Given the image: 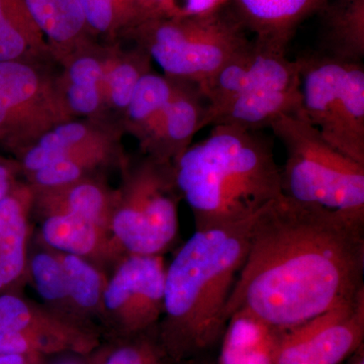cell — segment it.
<instances>
[{"label":"cell","instance_id":"cell-1","mask_svg":"<svg viewBox=\"0 0 364 364\" xmlns=\"http://www.w3.org/2000/svg\"><path fill=\"white\" fill-rule=\"evenodd\" d=\"M364 222L282 195L256 215L227 317L289 331L364 294Z\"/></svg>","mask_w":364,"mask_h":364},{"label":"cell","instance_id":"cell-2","mask_svg":"<svg viewBox=\"0 0 364 364\" xmlns=\"http://www.w3.org/2000/svg\"><path fill=\"white\" fill-rule=\"evenodd\" d=\"M255 217L196 229L166 267L156 338L172 363L205 358L221 343L228 303L245 263Z\"/></svg>","mask_w":364,"mask_h":364},{"label":"cell","instance_id":"cell-3","mask_svg":"<svg viewBox=\"0 0 364 364\" xmlns=\"http://www.w3.org/2000/svg\"><path fill=\"white\" fill-rule=\"evenodd\" d=\"M174 182L196 229L252 219L282 196L272 146L257 131L217 124L173 163Z\"/></svg>","mask_w":364,"mask_h":364},{"label":"cell","instance_id":"cell-4","mask_svg":"<svg viewBox=\"0 0 364 364\" xmlns=\"http://www.w3.org/2000/svg\"><path fill=\"white\" fill-rule=\"evenodd\" d=\"M269 128L286 149L282 195L364 222V164L326 142L303 111L279 117Z\"/></svg>","mask_w":364,"mask_h":364},{"label":"cell","instance_id":"cell-5","mask_svg":"<svg viewBox=\"0 0 364 364\" xmlns=\"http://www.w3.org/2000/svg\"><path fill=\"white\" fill-rule=\"evenodd\" d=\"M247 33L229 4L203 16L151 18L122 40L145 50L165 75L200 85L251 44Z\"/></svg>","mask_w":364,"mask_h":364},{"label":"cell","instance_id":"cell-6","mask_svg":"<svg viewBox=\"0 0 364 364\" xmlns=\"http://www.w3.org/2000/svg\"><path fill=\"white\" fill-rule=\"evenodd\" d=\"M301 109L309 123L333 148L364 164L363 62L332 58L320 52L296 59Z\"/></svg>","mask_w":364,"mask_h":364},{"label":"cell","instance_id":"cell-7","mask_svg":"<svg viewBox=\"0 0 364 364\" xmlns=\"http://www.w3.org/2000/svg\"><path fill=\"white\" fill-rule=\"evenodd\" d=\"M181 193L173 164L148 156L127 169L109 226L117 243L133 255H161L178 233Z\"/></svg>","mask_w":364,"mask_h":364},{"label":"cell","instance_id":"cell-8","mask_svg":"<svg viewBox=\"0 0 364 364\" xmlns=\"http://www.w3.org/2000/svg\"><path fill=\"white\" fill-rule=\"evenodd\" d=\"M50 64L0 62V146L16 156L71 119Z\"/></svg>","mask_w":364,"mask_h":364},{"label":"cell","instance_id":"cell-9","mask_svg":"<svg viewBox=\"0 0 364 364\" xmlns=\"http://www.w3.org/2000/svg\"><path fill=\"white\" fill-rule=\"evenodd\" d=\"M252 64L236 97L208 119L207 126L227 124L249 131L270 127L284 114L303 111L299 66L287 52L254 42Z\"/></svg>","mask_w":364,"mask_h":364},{"label":"cell","instance_id":"cell-10","mask_svg":"<svg viewBox=\"0 0 364 364\" xmlns=\"http://www.w3.org/2000/svg\"><path fill=\"white\" fill-rule=\"evenodd\" d=\"M121 124L112 119H71L48 131L18 155L26 176L53 162L68 160L90 174L97 169L124 164Z\"/></svg>","mask_w":364,"mask_h":364},{"label":"cell","instance_id":"cell-11","mask_svg":"<svg viewBox=\"0 0 364 364\" xmlns=\"http://www.w3.org/2000/svg\"><path fill=\"white\" fill-rule=\"evenodd\" d=\"M166 267L161 255L128 254L105 284L102 303L127 337L149 332L163 315Z\"/></svg>","mask_w":364,"mask_h":364},{"label":"cell","instance_id":"cell-12","mask_svg":"<svg viewBox=\"0 0 364 364\" xmlns=\"http://www.w3.org/2000/svg\"><path fill=\"white\" fill-rule=\"evenodd\" d=\"M364 294L289 331L275 364H341L363 346Z\"/></svg>","mask_w":364,"mask_h":364},{"label":"cell","instance_id":"cell-13","mask_svg":"<svg viewBox=\"0 0 364 364\" xmlns=\"http://www.w3.org/2000/svg\"><path fill=\"white\" fill-rule=\"evenodd\" d=\"M109 45L111 42L90 41L58 64L59 90L71 119H111L104 97Z\"/></svg>","mask_w":364,"mask_h":364},{"label":"cell","instance_id":"cell-14","mask_svg":"<svg viewBox=\"0 0 364 364\" xmlns=\"http://www.w3.org/2000/svg\"><path fill=\"white\" fill-rule=\"evenodd\" d=\"M207 107L198 83L173 78L171 95L144 154L173 164L191 145L196 134L205 128Z\"/></svg>","mask_w":364,"mask_h":364},{"label":"cell","instance_id":"cell-15","mask_svg":"<svg viewBox=\"0 0 364 364\" xmlns=\"http://www.w3.org/2000/svg\"><path fill=\"white\" fill-rule=\"evenodd\" d=\"M327 0H231L242 26L254 42L287 52L301 23L317 14Z\"/></svg>","mask_w":364,"mask_h":364},{"label":"cell","instance_id":"cell-16","mask_svg":"<svg viewBox=\"0 0 364 364\" xmlns=\"http://www.w3.org/2000/svg\"><path fill=\"white\" fill-rule=\"evenodd\" d=\"M0 330L26 333L75 353H87L97 344L91 333L33 310L25 299L14 294H0Z\"/></svg>","mask_w":364,"mask_h":364},{"label":"cell","instance_id":"cell-17","mask_svg":"<svg viewBox=\"0 0 364 364\" xmlns=\"http://www.w3.org/2000/svg\"><path fill=\"white\" fill-rule=\"evenodd\" d=\"M284 331L246 311L232 314L215 364H275Z\"/></svg>","mask_w":364,"mask_h":364},{"label":"cell","instance_id":"cell-18","mask_svg":"<svg viewBox=\"0 0 364 364\" xmlns=\"http://www.w3.org/2000/svg\"><path fill=\"white\" fill-rule=\"evenodd\" d=\"M23 1L44 35L57 64L79 48L95 40L88 32L79 0Z\"/></svg>","mask_w":364,"mask_h":364},{"label":"cell","instance_id":"cell-19","mask_svg":"<svg viewBox=\"0 0 364 364\" xmlns=\"http://www.w3.org/2000/svg\"><path fill=\"white\" fill-rule=\"evenodd\" d=\"M32 191L33 202L46 215H80L104 227L109 226L117 200V191L92 176L61 188Z\"/></svg>","mask_w":364,"mask_h":364},{"label":"cell","instance_id":"cell-20","mask_svg":"<svg viewBox=\"0 0 364 364\" xmlns=\"http://www.w3.org/2000/svg\"><path fill=\"white\" fill-rule=\"evenodd\" d=\"M320 18V53L348 62L364 57V0H327Z\"/></svg>","mask_w":364,"mask_h":364},{"label":"cell","instance_id":"cell-21","mask_svg":"<svg viewBox=\"0 0 364 364\" xmlns=\"http://www.w3.org/2000/svg\"><path fill=\"white\" fill-rule=\"evenodd\" d=\"M33 191L18 186L0 202V294L14 284L26 268V210Z\"/></svg>","mask_w":364,"mask_h":364},{"label":"cell","instance_id":"cell-22","mask_svg":"<svg viewBox=\"0 0 364 364\" xmlns=\"http://www.w3.org/2000/svg\"><path fill=\"white\" fill-rule=\"evenodd\" d=\"M7 61L55 62L23 0H0V62Z\"/></svg>","mask_w":364,"mask_h":364},{"label":"cell","instance_id":"cell-23","mask_svg":"<svg viewBox=\"0 0 364 364\" xmlns=\"http://www.w3.org/2000/svg\"><path fill=\"white\" fill-rule=\"evenodd\" d=\"M152 71V59L142 48H124L121 41L111 42L105 63L104 97L111 119L121 124L124 111L139 81Z\"/></svg>","mask_w":364,"mask_h":364},{"label":"cell","instance_id":"cell-24","mask_svg":"<svg viewBox=\"0 0 364 364\" xmlns=\"http://www.w3.org/2000/svg\"><path fill=\"white\" fill-rule=\"evenodd\" d=\"M173 88V78L148 72L139 81L127 107L121 126L135 136L142 151L150 142Z\"/></svg>","mask_w":364,"mask_h":364},{"label":"cell","instance_id":"cell-25","mask_svg":"<svg viewBox=\"0 0 364 364\" xmlns=\"http://www.w3.org/2000/svg\"><path fill=\"white\" fill-rule=\"evenodd\" d=\"M93 39L116 42L145 18L138 0H79Z\"/></svg>","mask_w":364,"mask_h":364},{"label":"cell","instance_id":"cell-26","mask_svg":"<svg viewBox=\"0 0 364 364\" xmlns=\"http://www.w3.org/2000/svg\"><path fill=\"white\" fill-rule=\"evenodd\" d=\"M102 228L83 215L53 214L43 223L42 236L55 250L85 258L100 246Z\"/></svg>","mask_w":364,"mask_h":364},{"label":"cell","instance_id":"cell-27","mask_svg":"<svg viewBox=\"0 0 364 364\" xmlns=\"http://www.w3.org/2000/svg\"><path fill=\"white\" fill-rule=\"evenodd\" d=\"M60 260L66 274L69 299L80 308H97L105 289L100 272L79 256L64 254Z\"/></svg>","mask_w":364,"mask_h":364},{"label":"cell","instance_id":"cell-28","mask_svg":"<svg viewBox=\"0 0 364 364\" xmlns=\"http://www.w3.org/2000/svg\"><path fill=\"white\" fill-rule=\"evenodd\" d=\"M30 270L41 298L59 301L69 298L65 272L61 260L52 254H36L30 261Z\"/></svg>","mask_w":364,"mask_h":364},{"label":"cell","instance_id":"cell-29","mask_svg":"<svg viewBox=\"0 0 364 364\" xmlns=\"http://www.w3.org/2000/svg\"><path fill=\"white\" fill-rule=\"evenodd\" d=\"M129 338L109 351L100 364H173L157 338H151L148 333Z\"/></svg>","mask_w":364,"mask_h":364},{"label":"cell","instance_id":"cell-30","mask_svg":"<svg viewBox=\"0 0 364 364\" xmlns=\"http://www.w3.org/2000/svg\"><path fill=\"white\" fill-rule=\"evenodd\" d=\"M90 176V172L81 165L68 160L53 162L44 168L26 174L33 189L61 188Z\"/></svg>","mask_w":364,"mask_h":364},{"label":"cell","instance_id":"cell-31","mask_svg":"<svg viewBox=\"0 0 364 364\" xmlns=\"http://www.w3.org/2000/svg\"><path fill=\"white\" fill-rule=\"evenodd\" d=\"M64 351L55 342L33 336L26 333L0 330V355L1 354H26L37 355Z\"/></svg>","mask_w":364,"mask_h":364},{"label":"cell","instance_id":"cell-32","mask_svg":"<svg viewBox=\"0 0 364 364\" xmlns=\"http://www.w3.org/2000/svg\"><path fill=\"white\" fill-rule=\"evenodd\" d=\"M231 0H167L160 18L203 16L219 11Z\"/></svg>","mask_w":364,"mask_h":364},{"label":"cell","instance_id":"cell-33","mask_svg":"<svg viewBox=\"0 0 364 364\" xmlns=\"http://www.w3.org/2000/svg\"><path fill=\"white\" fill-rule=\"evenodd\" d=\"M18 169H21L18 163L0 157V202L16 188L14 176Z\"/></svg>","mask_w":364,"mask_h":364},{"label":"cell","instance_id":"cell-34","mask_svg":"<svg viewBox=\"0 0 364 364\" xmlns=\"http://www.w3.org/2000/svg\"><path fill=\"white\" fill-rule=\"evenodd\" d=\"M145 21L161 16L163 9L167 0H138ZM143 21V23H144Z\"/></svg>","mask_w":364,"mask_h":364},{"label":"cell","instance_id":"cell-35","mask_svg":"<svg viewBox=\"0 0 364 364\" xmlns=\"http://www.w3.org/2000/svg\"><path fill=\"white\" fill-rule=\"evenodd\" d=\"M40 356L26 355V354H1L0 364H35Z\"/></svg>","mask_w":364,"mask_h":364},{"label":"cell","instance_id":"cell-36","mask_svg":"<svg viewBox=\"0 0 364 364\" xmlns=\"http://www.w3.org/2000/svg\"><path fill=\"white\" fill-rule=\"evenodd\" d=\"M341 364H364V349L363 346L360 347L353 355L350 356L347 360Z\"/></svg>","mask_w":364,"mask_h":364},{"label":"cell","instance_id":"cell-37","mask_svg":"<svg viewBox=\"0 0 364 364\" xmlns=\"http://www.w3.org/2000/svg\"><path fill=\"white\" fill-rule=\"evenodd\" d=\"M55 364H85L83 363V361L78 360V359H63V360H60L59 363Z\"/></svg>","mask_w":364,"mask_h":364},{"label":"cell","instance_id":"cell-38","mask_svg":"<svg viewBox=\"0 0 364 364\" xmlns=\"http://www.w3.org/2000/svg\"><path fill=\"white\" fill-rule=\"evenodd\" d=\"M35 364H39V363H35Z\"/></svg>","mask_w":364,"mask_h":364},{"label":"cell","instance_id":"cell-39","mask_svg":"<svg viewBox=\"0 0 364 364\" xmlns=\"http://www.w3.org/2000/svg\"><path fill=\"white\" fill-rule=\"evenodd\" d=\"M205 364H210V363H205Z\"/></svg>","mask_w":364,"mask_h":364}]
</instances>
